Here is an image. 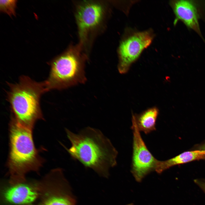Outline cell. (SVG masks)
<instances>
[{
	"mask_svg": "<svg viewBox=\"0 0 205 205\" xmlns=\"http://www.w3.org/2000/svg\"><path fill=\"white\" fill-rule=\"evenodd\" d=\"M65 130L71 146L68 149L63 146L71 157L100 175L107 177L109 169L117 164L118 154L109 139L100 130L90 127L77 134L67 128Z\"/></svg>",
	"mask_w": 205,
	"mask_h": 205,
	"instance_id": "obj_1",
	"label": "cell"
},
{
	"mask_svg": "<svg viewBox=\"0 0 205 205\" xmlns=\"http://www.w3.org/2000/svg\"><path fill=\"white\" fill-rule=\"evenodd\" d=\"M8 85L7 97L11 108V118L33 130L36 121L44 119L40 101L41 96L47 92L44 82H37L22 75L18 82Z\"/></svg>",
	"mask_w": 205,
	"mask_h": 205,
	"instance_id": "obj_2",
	"label": "cell"
},
{
	"mask_svg": "<svg viewBox=\"0 0 205 205\" xmlns=\"http://www.w3.org/2000/svg\"><path fill=\"white\" fill-rule=\"evenodd\" d=\"M32 130L20 125L11 118L7 165L14 177H21L28 171H37L43 163V159L34 145Z\"/></svg>",
	"mask_w": 205,
	"mask_h": 205,
	"instance_id": "obj_3",
	"label": "cell"
},
{
	"mask_svg": "<svg viewBox=\"0 0 205 205\" xmlns=\"http://www.w3.org/2000/svg\"><path fill=\"white\" fill-rule=\"evenodd\" d=\"M50 66L49 76L44 81L46 91L66 89L86 81L83 60L73 52L57 58Z\"/></svg>",
	"mask_w": 205,
	"mask_h": 205,
	"instance_id": "obj_4",
	"label": "cell"
},
{
	"mask_svg": "<svg viewBox=\"0 0 205 205\" xmlns=\"http://www.w3.org/2000/svg\"><path fill=\"white\" fill-rule=\"evenodd\" d=\"M153 38L150 30L130 32L125 35L118 48V69L120 73L124 74L128 72L143 51L150 45Z\"/></svg>",
	"mask_w": 205,
	"mask_h": 205,
	"instance_id": "obj_5",
	"label": "cell"
},
{
	"mask_svg": "<svg viewBox=\"0 0 205 205\" xmlns=\"http://www.w3.org/2000/svg\"><path fill=\"white\" fill-rule=\"evenodd\" d=\"M131 128L133 134L132 172L137 181L155 170L158 160L147 148L138 128L134 114H132Z\"/></svg>",
	"mask_w": 205,
	"mask_h": 205,
	"instance_id": "obj_6",
	"label": "cell"
},
{
	"mask_svg": "<svg viewBox=\"0 0 205 205\" xmlns=\"http://www.w3.org/2000/svg\"><path fill=\"white\" fill-rule=\"evenodd\" d=\"M104 11L102 6L95 3H85L79 7L76 18L82 38L99 24L103 18Z\"/></svg>",
	"mask_w": 205,
	"mask_h": 205,
	"instance_id": "obj_7",
	"label": "cell"
},
{
	"mask_svg": "<svg viewBox=\"0 0 205 205\" xmlns=\"http://www.w3.org/2000/svg\"><path fill=\"white\" fill-rule=\"evenodd\" d=\"M176 17L174 24L182 21L189 28L201 36L198 20L199 18L196 4L193 1L173 0L170 2Z\"/></svg>",
	"mask_w": 205,
	"mask_h": 205,
	"instance_id": "obj_8",
	"label": "cell"
},
{
	"mask_svg": "<svg viewBox=\"0 0 205 205\" xmlns=\"http://www.w3.org/2000/svg\"><path fill=\"white\" fill-rule=\"evenodd\" d=\"M38 193L32 186L24 184H15L5 192L4 196L8 202L17 205H26L34 202Z\"/></svg>",
	"mask_w": 205,
	"mask_h": 205,
	"instance_id": "obj_9",
	"label": "cell"
},
{
	"mask_svg": "<svg viewBox=\"0 0 205 205\" xmlns=\"http://www.w3.org/2000/svg\"><path fill=\"white\" fill-rule=\"evenodd\" d=\"M205 158V150L188 151L172 158L163 161H158L155 170L160 173L174 166L195 160Z\"/></svg>",
	"mask_w": 205,
	"mask_h": 205,
	"instance_id": "obj_10",
	"label": "cell"
},
{
	"mask_svg": "<svg viewBox=\"0 0 205 205\" xmlns=\"http://www.w3.org/2000/svg\"><path fill=\"white\" fill-rule=\"evenodd\" d=\"M159 114L157 108L153 107L139 114H134L139 131L147 134L156 130V121Z\"/></svg>",
	"mask_w": 205,
	"mask_h": 205,
	"instance_id": "obj_11",
	"label": "cell"
},
{
	"mask_svg": "<svg viewBox=\"0 0 205 205\" xmlns=\"http://www.w3.org/2000/svg\"><path fill=\"white\" fill-rule=\"evenodd\" d=\"M76 200L66 182L57 192L46 198L42 205H76Z\"/></svg>",
	"mask_w": 205,
	"mask_h": 205,
	"instance_id": "obj_12",
	"label": "cell"
},
{
	"mask_svg": "<svg viewBox=\"0 0 205 205\" xmlns=\"http://www.w3.org/2000/svg\"><path fill=\"white\" fill-rule=\"evenodd\" d=\"M16 3V0H0L1 11L6 13L10 16L15 15Z\"/></svg>",
	"mask_w": 205,
	"mask_h": 205,
	"instance_id": "obj_13",
	"label": "cell"
},
{
	"mask_svg": "<svg viewBox=\"0 0 205 205\" xmlns=\"http://www.w3.org/2000/svg\"><path fill=\"white\" fill-rule=\"evenodd\" d=\"M194 182L205 194V179H197Z\"/></svg>",
	"mask_w": 205,
	"mask_h": 205,
	"instance_id": "obj_14",
	"label": "cell"
},
{
	"mask_svg": "<svg viewBox=\"0 0 205 205\" xmlns=\"http://www.w3.org/2000/svg\"><path fill=\"white\" fill-rule=\"evenodd\" d=\"M203 150H205V145L204 146V148Z\"/></svg>",
	"mask_w": 205,
	"mask_h": 205,
	"instance_id": "obj_15",
	"label": "cell"
}]
</instances>
